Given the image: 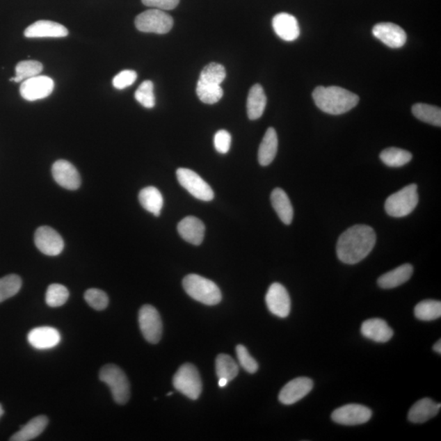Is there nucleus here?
Wrapping results in <instances>:
<instances>
[{"label": "nucleus", "mask_w": 441, "mask_h": 441, "mask_svg": "<svg viewBox=\"0 0 441 441\" xmlns=\"http://www.w3.org/2000/svg\"><path fill=\"white\" fill-rule=\"evenodd\" d=\"M376 239L372 227L355 225L341 234L337 243V257L346 264H358L371 252Z\"/></svg>", "instance_id": "obj_1"}, {"label": "nucleus", "mask_w": 441, "mask_h": 441, "mask_svg": "<svg viewBox=\"0 0 441 441\" xmlns=\"http://www.w3.org/2000/svg\"><path fill=\"white\" fill-rule=\"evenodd\" d=\"M312 97L319 109L334 115L346 113L360 101L355 93L337 86H319L314 90Z\"/></svg>", "instance_id": "obj_2"}, {"label": "nucleus", "mask_w": 441, "mask_h": 441, "mask_svg": "<svg viewBox=\"0 0 441 441\" xmlns=\"http://www.w3.org/2000/svg\"><path fill=\"white\" fill-rule=\"evenodd\" d=\"M182 285L190 297L208 306H214L222 300V293L218 286L212 280L202 278L200 275H186L183 279Z\"/></svg>", "instance_id": "obj_3"}, {"label": "nucleus", "mask_w": 441, "mask_h": 441, "mask_svg": "<svg viewBox=\"0 0 441 441\" xmlns=\"http://www.w3.org/2000/svg\"><path fill=\"white\" fill-rule=\"evenodd\" d=\"M419 204L417 186L410 184L388 197L385 210L393 218H403L410 214Z\"/></svg>", "instance_id": "obj_4"}, {"label": "nucleus", "mask_w": 441, "mask_h": 441, "mask_svg": "<svg viewBox=\"0 0 441 441\" xmlns=\"http://www.w3.org/2000/svg\"><path fill=\"white\" fill-rule=\"evenodd\" d=\"M102 382L110 387L114 401L125 405L130 398V384L123 370L115 364H106L99 373Z\"/></svg>", "instance_id": "obj_5"}, {"label": "nucleus", "mask_w": 441, "mask_h": 441, "mask_svg": "<svg viewBox=\"0 0 441 441\" xmlns=\"http://www.w3.org/2000/svg\"><path fill=\"white\" fill-rule=\"evenodd\" d=\"M173 387L191 400H197L202 392V382L195 365L187 363L181 366L173 379Z\"/></svg>", "instance_id": "obj_6"}, {"label": "nucleus", "mask_w": 441, "mask_h": 441, "mask_svg": "<svg viewBox=\"0 0 441 441\" xmlns=\"http://www.w3.org/2000/svg\"><path fill=\"white\" fill-rule=\"evenodd\" d=\"M135 26L139 31L163 35L171 31L173 19L159 9H150L136 17Z\"/></svg>", "instance_id": "obj_7"}, {"label": "nucleus", "mask_w": 441, "mask_h": 441, "mask_svg": "<svg viewBox=\"0 0 441 441\" xmlns=\"http://www.w3.org/2000/svg\"><path fill=\"white\" fill-rule=\"evenodd\" d=\"M177 177L180 185L196 199L211 201L214 198L211 186L195 172L189 168H180L177 170Z\"/></svg>", "instance_id": "obj_8"}, {"label": "nucleus", "mask_w": 441, "mask_h": 441, "mask_svg": "<svg viewBox=\"0 0 441 441\" xmlns=\"http://www.w3.org/2000/svg\"><path fill=\"white\" fill-rule=\"evenodd\" d=\"M138 322L145 339L150 344H158L161 339L163 326L157 310L151 305H145L140 309Z\"/></svg>", "instance_id": "obj_9"}, {"label": "nucleus", "mask_w": 441, "mask_h": 441, "mask_svg": "<svg viewBox=\"0 0 441 441\" xmlns=\"http://www.w3.org/2000/svg\"><path fill=\"white\" fill-rule=\"evenodd\" d=\"M373 412L369 408L358 403H349L332 412V420L340 425L364 424L371 419Z\"/></svg>", "instance_id": "obj_10"}, {"label": "nucleus", "mask_w": 441, "mask_h": 441, "mask_svg": "<svg viewBox=\"0 0 441 441\" xmlns=\"http://www.w3.org/2000/svg\"><path fill=\"white\" fill-rule=\"evenodd\" d=\"M54 89L53 79L46 76H37L22 83L20 93L25 100L34 102L48 97Z\"/></svg>", "instance_id": "obj_11"}, {"label": "nucleus", "mask_w": 441, "mask_h": 441, "mask_svg": "<svg viewBox=\"0 0 441 441\" xmlns=\"http://www.w3.org/2000/svg\"><path fill=\"white\" fill-rule=\"evenodd\" d=\"M35 243L42 253L48 256H58L64 250L63 237L50 227H40L36 230Z\"/></svg>", "instance_id": "obj_12"}, {"label": "nucleus", "mask_w": 441, "mask_h": 441, "mask_svg": "<svg viewBox=\"0 0 441 441\" xmlns=\"http://www.w3.org/2000/svg\"><path fill=\"white\" fill-rule=\"evenodd\" d=\"M267 308L273 315L280 318H286L289 315L291 300L287 289L279 283L270 286L266 295Z\"/></svg>", "instance_id": "obj_13"}, {"label": "nucleus", "mask_w": 441, "mask_h": 441, "mask_svg": "<svg viewBox=\"0 0 441 441\" xmlns=\"http://www.w3.org/2000/svg\"><path fill=\"white\" fill-rule=\"evenodd\" d=\"M314 386L311 378L300 377L291 380L281 389L279 401L285 406L294 405L312 392Z\"/></svg>", "instance_id": "obj_14"}, {"label": "nucleus", "mask_w": 441, "mask_h": 441, "mask_svg": "<svg viewBox=\"0 0 441 441\" xmlns=\"http://www.w3.org/2000/svg\"><path fill=\"white\" fill-rule=\"evenodd\" d=\"M51 173L56 182L65 189L74 191L81 186V178L76 167L64 159H60L54 163Z\"/></svg>", "instance_id": "obj_15"}, {"label": "nucleus", "mask_w": 441, "mask_h": 441, "mask_svg": "<svg viewBox=\"0 0 441 441\" xmlns=\"http://www.w3.org/2000/svg\"><path fill=\"white\" fill-rule=\"evenodd\" d=\"M375 38L381 40L389 48L400 49L406 45L407 35L401 26L392 22H381L373 28Z\"/></svg>", "instance_id": "obj_16"}, {"label": "nucleus", "mask_w": 441, "mask_h": 441, "mask_svg": "<svg viewBox=\"0 0 441 441\" xmlns=\"http://www.w3.org/2000/svg\"><path fill=\"white\" fill-rule=\"evenodd\" d=\"M69 31L58 22L41 20L33 23L24 32L26 38H63Z\"/></svg>", "instance_id": "obj_17"}, {"label": "nucleus", "mask_w": 441, "mask_h": 441, "mask_svg": "<svg viewBox=\"0 0 441 441\" xmlns=\"http://www.w3.org/2000/svg\"><path fill=\"white\" fill-rule=\"evenodd\" d=\"M29 344L38 350L54 348L59 344L61 335L55 328L44 326L33 328L27 337Z\"/></svg>", "instance_id": "obj_18"}, {"label": "nucleus", "mask_w": 441, "mask_h": 441, "mask_svg": "<svg viewBox=\"0 0 441 441\" xmlns=\"http://www.w3.org/2000/svg\"><path fill=\"white\" fill-rule=\"evenodd\" d=\"M361 335L366 339L378 344H385L392 339V328L382 319L374 318L363 322L360 328Z\"/></svg>", "instance_id": "obj_19"}, {"label": "nucleus", "mask_w": 441, "mask_h": 441, "mask_svg": "<svg viewBox=\"0 0 441 441\" xmlns=\"http://www.w3.org/2000/svg\"><path fill=\"white\" fill-rule=\"evenodd\" d=\"M272 26L280 39L292 42L296 40L300 35V27L296 17L286 13L275 15L272 20Z\"/></svg>", "instance_id": "obj_20"}, {"label": "nucleus", "mask_w": 441, "mask_h": 441, "mask_svg": "<svg viewBox=\"0 0 441 441\" xmlns=\"http://www.w3.org/2000/svg\"><path fill=\"white\" fill-rule=\"evenodd\" d=\"M177 231L183 240L194 246H200L204 241L205 226L195 217H186L177 225Z\"/></svg>", "instance_id": "obj_21"}, {"label": "nucleus", "mask_w": 441, "mask_h": 441, "mask_svg": "<svg viewBox=\"0 0 441 441\" xmlns=\"http://www.w3.org/2000/svg\"><path fill=\"white\" fill-rule=\"evenodd\" d=\"M441 405L431 399L424 398L412 406L408 419L412 424H424L438 415Z\"/></svg>", "instance_id": "obj_22"}, {"label": "nucleus", "mask_w": 441, "mask_h": 441, "mask_svg": "<svg viewBox=\"0 0 441 441\" xmlns=\"http://www.w3.org/2000/svg\"><path fill=\"white\" fill-rule=\"evenodd\" d=\"M412 272H414V267L411 264L401 265L380 276L378 284L385 289L396 288L407 282L411 278Z\"/></svg>", "instance_id": "obj_23"}, {"label": "nucleus", "mask_w": 441, "mask_h": 441, "mask_svg": "<svg viewBox=\"0 0 441 441\" xmlns=\"http://www.w3.org/2000/svg\"><path fill=\"white\" fill-rule=\"evenodd\" d=\"M266 96L260 84L253 86L248 93L247 100V113L248 118L256 120L264 115L266 106Z\"/></svg>", "instance_id": "obj_24"}, {"label": "nucleus", "mask_w": 441, "mask_h": 441, "mask_svg": "<svg viewBox=\"0 0 441 441\" xmlns=\"http://www.w3.org/2000/svg\"><path fill=\"white\" fill-rule=\"evenodd\" d=\"M271 201L280 219L285 225L291 224L294 218V209L285 191L281 189H275L271 195Z\"/></svg>", "instance_id": "obj_25"}, {"label": "nucleus", "mask_w": 441, "mask_h": 441, "mask_svg": "<svg viewBox=\"0 0 441 441\" xmlns=\"http://www.w3.org/2000/svg\"><path fill=\"white\" fill-rule=\"evenodd\" d=\"M278 150V137L275 129L266 130L259 150V162L262 166H267L274 161Z\"/></svg>", "instance_id": "obj_26"}, {"label": "nucleus", "mask_w": 441, "mask_h": 441, "mask_svg": "<svg viewBox=\"0 0 441 441\" xmlns=\"http://www.w3.org/2000/svg\"><path fill=\"white\" fill-rule=\"evenodd\" d=\"M49 424V419L45 415L34 417L23 426L20 431L14 434L10 438L11 441H29L34 440L43 433V431Z\"/></svg>", "instance_id": "obj_27"}, {"label": "nucleus", "mask_w": 441, "mask_h": 441, "mask_svg": "<svg viewBox=\"0 0 441 441\" xmlns=\"http://www.w3.org/2000/svg\"><path fill=\"white\" fill-rule=\"evenodd\" d=\"M139 202L143 207L154 216L161 215L163 205V195L157 187H145L140 191Z\"/></svg>", "instance_id": "obj_28"}, {"label": "nucleus", "mask_w": 441, "mask_h": 441, "mask_svg": "<svg viewBox=\"0 0 441 441\" xmlns=\"http://www.w3.org/2000/svg\"><path fill=\"white\" fill-rule=\"evenodd\" d=\"M412 158L410 152L401 148L390 147L385 149L380 154V159L388 167L400 168L411 161Z\"/></svg>", "instance_id": "obj_29"}, {"label": "nucleus", "mask_w": 441, "mask_h": 441, "mask_svg": "<svg viewBox=\"0 0 441 441\" xmlns=\"http://www.w3.org/2000/svg\"><path fill=\"white\" fill-rule=\"evenodd\" d=\"M412 114L417 119L434 126H441V110L440 107L417 103L412 108Z\"/></svg>", "instance_id": "obj_30"}, {"label": "nucleus", "mask_w": 441, "mask_h": 441, "mask_svg": "<svg viewBox=\"0 0 441 441\" xmlns=\"http://www.w3.org/2000/svg\"><path fill=\"white\" fill-rule=\"evenodd\" d=\"M196 93L202 102L209 105L218 102L223 96V90L220 86L201 81L197 83Z\"/></svg>", "instance_id": "obj_31"}, {"label": "nucleus", "mask_w": 441, "mask_h": 441, "mask_svg": "<svg viewBox=\"0 0 441 441\" xmlns=\"http://www.w3.org/2000/svg\"><path fill=\"white\" fill-rule=\"evenodd\" d=\"M415 315L420 321L438 320L441 316V303L436 300H424L415 307Z\"/></svg>", "instance_id": "obj_32"}, {"label": "nucleus", "mask_w": 441, "mask_h": 441, "mask_svg": "<svg viewBox=\"0 0 441 441\" xmlns=\"http://www.w3.org/2000/svg\"><path fill=\"white\" fill-rule=\"evenodd\" d=\"M216 372L218 378H224L232 381L239 374V366L232 356L220 354L216 359Z\"/></svg>", "instance_id": "obj_33"}, {"label": "nucleus", "mask_w": 441, "mask_h": 441, "mask_svg": "<svg viewBox=\"0 0 441 441\" xmlns=\"http://www.w3.org/2000/svg\"><path fill=\"white\" fill-rule=\"evenodd\" d=\"M44 67L37 61H23L17 65L16 77L11 78L10 81L19 83L27 79L40 76Z\"/></svg>", "instance_id": "obj_34"}, {"label": "nucleus", "mask_w": 441, "mask_h": 441, "mask_svg": "<svg viewBox=\"0 0 441 441\" xmlns=\"http://www.w3.org/2000/svg\"><path fill=\"white\" fill-rule=\"evenodd\" d=\"M22 285L20 276L8 275L0 279V303L19 292Z\"/></svg>", "instance_id": "obj_35"}, {"label": "nucleus", "mask_w": 441, "mask_h": 441, "mask_svg": "<svg viewBox=\"0 0 441 441\" xmlns=\"http://www.w3.org/2000/svg\"><path fill=\"white\" fill-rule=\"evenodd\" d=\"M70 296L69 291L63 284H53L49 286L46 292V303L50 307H59L67 303Z\"/></svg>", "instance_id": "obj_36"}, {"label": "nucleus", "mask_w": 441, "mask_h": 441, "mask_svg": "<svg viewBox=\"0 0 441 441\" xmlns=\"http://www.w3.org/2000/svg\"><path fill=\"white\" fill-rule=\"evenodd\" d=\"M226 77V69H225L223 65L212 63L206 65L203 70H202L199 81L220 86V83L224 81Z\"/></svg>", "instance_id": "obj_37"}, {"label": "nucleus", "mask_w": 441, "mask_h": 441, "mask_svg": "<svg viewBox=\"0 0 441 441\" xmlns=\"http://www.w3.org/2000/svg\"><path fill=\"white\" fill-rule=\"evenodd\" d=\"M135 98L141 105L148 109H152L156 106V97L154 95V84L152 81H145L135 93Z\"/></svg>", "instance_id": "obj_38"}, {"label": "nucleus", "mask_w": 441, "mask_h": 441, "mask_svg": "<svg viewBox=\"0 0 441 441\" xmlns=\"http://www.w3.org/2000/svg\"><path fill=\"white\" fill-rule=\"evenodd\" d=\"M84 299L89 306L97 311L105 310L109 304L107 294L104 291L98 289H88L84 294Z\"/></svg>", "instance_id": "obj_39"}, {"label": "nucleus", "mask_w": 441, "mask_h": 441, "mask_svg": "<svg viewBox=\"0 0 441 441\" xmlns=\"http://www.w3.org/2000/svg\"><path fill=\"white\" fill-rule=\"evenodd\" d=\"M236 355L242 368L248 373L255 374L259 369V364L252 358L246 346L238 345L236 346Z\"/></svg>", "instance_id": "obj_40"}, {"label": "nucleus", "mask_w": 441, "mask_h": 441, "mask_svg": "<svg viewBox=\"0 0 441 441\" xmlns=\"http://www.w3.org/2000/svg\"><path fill=\"white\" fill-rule=\"evenodd\" d=\"M138 78V74L134 70H125L120 72L113 79V86L117 89H125L132 86Z\"/></svg>", "instance_id": "obj_41"}, {"label": "nucleus", "mask_w": 441, "mask_h": 441, "mask_svg": "<svg viewBox=\"0 0 441 441\" xmlns=\"http://www.w3.org/2000/svg\"><path fill=\"white\" fill-rule=\"evenodd\" d=\"M216 151L220 154H227L232 144V136L227 130H219L214 139Z\"/></svg>", "instance_id": "obj_42"}, {"label": "nucleus", "mask_w": 441, "mask_h": 441, "mask_svg": "<svg viewBox=\"0 0 441 441\" xmlns=\"http://www.w3.org/2000/svg\"><path fill=\"white\" fill-rule=\"evenodd\" d=\"M142 2L145 6L159 10H172L178 6L180 0H142Z\"/></svg>", "instance_id": "obj_43"}, {"label": "nucleus", "mask_w": 441, "mask_h": 441, "mask_svg": "<svg viewBox=\"0 0 441 441\" xmlns=\"http://www.w3.org/2000/svg\"><path fill=\"white\" fill-rule=\"evenodd\" d=\"M433 350L435 351L436 353H438V354L441 353V341L440 340L435 342V344L433 346Z\"/></svg>", "instance_id": "obj_44"}, {"label": "nucleus", "mask_w": 441, "mask_h": 441, "mask_svg": "<svg viewBox=\"0 0 441 441\" xmlns=\"http://www.w3.org/2000/svg\"><path fill=\"white\" fill-rule=\"evenodd\" d=\"M228 380L224 378H220L218 381V385L220 387H225L227 386L228 383Z\"/></svg>", "instance_id": "obj_45"}, {"label": "nucleus", "mask_w": 441, "mask_h": 441, "mask_svg": "<svg viewBox=\"0 0 441 441\" xmlns=\"http://www.w3.org/2000/svg\"><path fill=\"white\" fill-rule=\"evenodd\" d=\"M4 414V411L3 409V406L1 405V403H0V417H1Z\"/></svg>", "instance_id": "obj_46"}, {"label": "nucleus", "mask_w": 441, "mask_h": 441, "mask_svg": "<svg viewBox=\"0 0 441 441\" xmlns=\"http://www.w3.org/2000/svg\"><path fill=\"white\" fill-rule=\"evenodd\" d=\"M172 392L167 394V396H171L172 395Z\"/></svg>", "instance_id": "obj_47"}]
</instances>
